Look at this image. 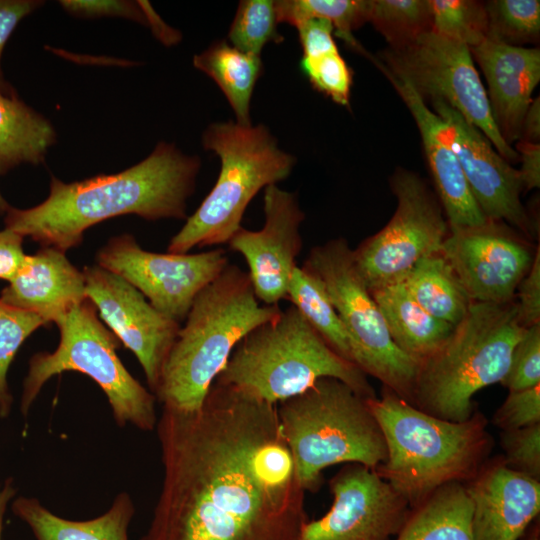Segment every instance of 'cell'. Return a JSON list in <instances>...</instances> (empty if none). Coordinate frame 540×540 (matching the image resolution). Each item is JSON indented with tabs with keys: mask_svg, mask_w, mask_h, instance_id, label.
Masks as SVG:
<instances>
[{
	"mask_svg": "<svg viewBox=\"0 0 540 540\" xmlns=\"http://www.w3.org/2000/svg\"><path fill=\"white\" fill-rule=\"evenodd\" d=\"M369 59L384 75L407 83L424 101L441 100L451 106L508 162L519 160L497 129L468 46L430 31L405 47L386 48Z\"/></svg>",
	"mask_w": 540,
	"mask_h": 540,
	"instance_id": "obj_11",
	"label": "cell"
},
{
	"mask_svg": "<svg viewBox=\"0 0 540 540\" xmlns=\"http://www.w3.org/2000/svg\"><path fill=\"white\" fill-rule=\"evenodd\" d=\"M10 208V204L6 201V199L0 192V215H5Z\"/></svg>",
	"mask_w": 540,
	"mask_h": 540,
	"instance_id": "obj_48",
	"label": "cell"
},
{
	"mask_svg": "<svg viewBox=\"0 0 540 540\" xmlns=\"http://www.w3.org/2000/svg\"><path fill=\"white\" fill-rule=\"evenodd\" d=\"M520 140L539 143L540 140V101L532 100L522 122Z\"/></svg>",
	"mask_w": 540,
	"mask_h": 540,
	"instance_id": "obj_47",
	"label": "cell"
},
{
	"mask_svg": "<svg viewBox=\"0 0 540 540\" xmlns=\"http://www.w3.org/2000/svg\"><path fill=\"white\" fill-rule=\"evenodd\" d=\"M399 280L421 307L454 327L472 303L441 251L418 261Z\"/></svg>",
	"mask_w": 540,
	"mask_h": 540,
	"instance_id": "obj_27",
	"label": "cell"
},
{
	"mask_svg": "<svg viewBox=\"0 0 540 540\" xmlns=\"http://www.w3.org/2000/svg\"><path fill=\"white\" fill-rule=\"evenodd\" d=\"M487 39L513 46L536 43L540 35V1L491 0L485 2Z\"/></svg>",
	"mask_w": 540,
	"mask_h": 540,
	"instance_id": "obj_32",
	"label": "cell"
},
{
	"mask_svg": "<svg viewBox=\"0 0 540 540\" xmlns=\"http://www.w3.org/2000/svg\"><path fill=\"white\" fill-rule=\"evenodd\" d=\"M410 111L421 135L425 158L449 230L484 224L488 220L474 200L458 158L448 141L445 122L405 82L385 75Z\"/></svg>",
	"mask_w": 540,
	"mask_h": 540,
	"instance_id": "obj_21",
	"label": "cell"
},
{
	"mask_svg": "<svg viewBox=\"0 0 540 540\" xmlns=\"http://www.w3.org/2000/svg\"><path fill=\"white\" fill-rule=\"evenodd\" d=\"M524 330L515 300L472 302L449 339L419 363L411 405L448 421L469 419L476 410L473 396L501 383Z\"/></svg>",
	"mask_w": 540,
	"mask_h": 540,
	"instance_id": "obj_6",
	"label": "cell"
},
{
	"mask_svg": "<svg viewBox=\"0 0 540 540\" xmlns=\"http://www.w3.org/2000/svg\"><path fill=\"white\" fill-rule=\"evenodd\" d=\"M53 124L17 95L0 92V175L22 164L39 165L56 143Z\"/></svg>",
	"mask_w": 540,
	"mask_h": 540,
	"instance_id": "obj_25",
	"label": "cell"
},
{
	"mask_svg": "<svg viewBox=\"0 0 540 540\" xmlns=\"http://www.w3.org/2000/svg\"><path fill=\"white\" fill-rule=\"evenodd\" d=\"M492 422L502 431L539 424L540 384L522 390L509 391L505 401L494 413Z\"/></svg>",
	"mask_w": 540,
	"mask_h": 540,
	"instance_id": "obj_39",
	"label": "cell"
},
{
	"mask_svg": "<svg viewBox=\"0 0 540 540\" xmlns=\"http://www.w3.org/2000/svg\"><path fill=\"white\" fill-rule=\"evenodd\" d=\"M366 402L387 446V459L375 471L410 508L443 485L471 481L489 460L493 440L478 410L465 421H448L387 388Z\"/></svg>",
	"mask_w": 540,
	"mask_h": 540,
	"instance_id": "obj_3",
	"label": "cell"
},
{
	"mask_svg": "<svg viewBox=\"0 0 540 540\" xmlns=\"http://www.w3.org/2000/svg\"><path fill=\"white\" fill-rule=\"evenodd\" d=\"M300 69L314 89L341 106H349L353 74L339 50L315 57L302 56Z\"/></svg>",
	"mask_w": 540,
	"mask_h": 540,
	"instance_id": "obj_36",
	"label": "cell"
},
{
	"mask_svg": "<svg viewBox=\"0 0 540 540\" xmlns=\"http://www.w3.org/2000/svg\"><path fill=\"white\" fill-rule=\"evenodd\" d=\"M82 272L86 297L113 334L136 356L154 393L181 324L156 310L118 274L97 264Z\"/></svg>",
	"mask_w": 540,
	"mask_h": 540,
	"instance_id": "obj_16",
	"label": "cell"
},
{
	"mask_svg": "<svg viewBox=\"0 0 540 540\" xmlns=\"http://www.w3.org/2000/svg\"><path fill=\"white\" fill-rule=\"evenodd\" d=\"M527 540H540L539 529L538 528L533 529Z\"/></svg>",
	"mask_w": 540,
	"mask_h": 540,
	"instance_id": "obj_49",
	"label": "cell"
},
{
	"mask_svg": "<svg viewBox=\"0 0 540 540\" xmlns=\"http://www.w3.org/2000/svg\"><path fill=\"white\" fill-rule=\"evenodd\" d=\"M520 324L530 327L540 323V247L537 246L533 263L517 286L515 297Z\"/></svg>",
	"mask_w": 540,
	"mask_h": 540,
	"instance_id": "obj_41",
	"label": "cell"
},
{
	"mask_svg": "<svg viewBox=\"0 0 540 540\" xmlns=\"http://www.w3.org/2000/svg\"><path fill=\"white\" fill-rule=\"evenodd\" d=\"M265 223L261 230L241 227L228 241L248 266L255 296L264 305L286 299L296 258L303 247L299 229L304 220L295 193L277 185L264 188Z\"/></svg>",
	"mask_w": 540,
	"mask_h": 540,
	"instance_id": "obj_18",
	"label": "cell"
},
{
	"mask_svg": "<svg viewBox=\"0 0 540 540\" xmlns=\"http://www.w3.org/2000/svg\"><path fill=\"white\" fill-rule=\"evenodd\" d=\"M472 302L505 304L515 300L536 250L508 225L487 221L450 231L441 247Z\"/></svg>",
	"mask_w": 540,
	"mask_h": 540,
	"instance_id": "obj_14",
	"label": "cell"
},
{
	"mask_svg": "<svg viewBox=\"0 0 540 540\" xmlns=\"http://www.w3.org/2000/svg\"><path fill=\"white\" fill-rule=\"evenodd\" d=\"M500 443L507 467L540 480V423L502 431Z\"/></svg>",
	"mask_w": 540,
	"mask_h": 540,
	"instance_id": "obj_38",
	"label": "cell"
},
{
	"mask_svg": "<svg viewBox=\"0 0 540 540\" xmlns=\"http://www.w3.org/2000/svg\"><path fill=\"white\" fill-rule=\"evenodd\" d=\"M326 377L366 399L376 397L367 375L338 355L291 305L248 332L215 381L277 405Z\"/></svg>",
	"mask_w": 540,
	"mask_h": 540,
	"instance_id": "obj_5",
	"label": "cell"
},
{
	"mask_svg": "<svg viewBox=\"0 0 540 540\" xmlns=\"http://www.w3.org/2000/svg\"><path fill=\"white\" fill-rule=\"evenodd\" d=\"M298 30L303 57H315L337 51L333 38L334 27L324 18H307L295 26Z\"/></svg>",
	"mask_w": 540,
	"mask_h": 540,
	"instance_id": "obj_43",
	"label": "cell"
},
{
	"mask_svg": "<svg viewBox=\"0 0 540 540\" xmlns=\"http://www.w3.org/2000/svg\"><path fill=\"white\" fill-rule=\"evenodd\" d=\"M60 5L68 13L82 18L123 17L146 25V18L138 1L123 0H62Z\"/></svg>",
	"mask_w": 540,
	"mask_h": 540,
	"instance_id": "obj_40",
	"label": "cell"
},
{
	"mask_svg": "<svg viewBox=\"0 0 540 540\" xmlns=\"http://www.w3.org/2000/svg\"><path fill=\"white\" fill-rule=\"evenodd\" d=\"M470 51L486 80L493 120L511 146L520 140L522 122L540 80V50L486 39Z\"/></svg>",
	"mask_w": 540,
	"mask_h": 540,
	"instance_id": "obj_20",
	"label": "cell"
},
{
	"mask_svg": "<svg viewBox=\"0 0 540 540\" xmlns=\"http://www.w3.org/2000/svg\"><path fill=\"white\" fill-rule=\"evenodd\" d=\"M303 265L323 282L346 330L352 362L411 404L419 362L392 340L346 239L313 247Z\"/></svg>",
	"mask_w": 540,
	"mask_h": 540,
	"instance_id": "obj_10",
	"label": "cell"
},
{
	"mask_svg": "<svg viewBox=\"0 0 540 540\" xmlns=\"http://www.w3.org/2000/svg\"><path fill=\"white\" fill-rule=\"evenodd\" d=\"M277 24L274 1L242 0L229 29V42L244 53L260 56L267 43L284 40Z\"/></svg>",
	"mask_w": 540,
	"mask_h": 540,
	"instance_id": "obj_34",
	"label": "cell"
},
{
	"mask_svg": "<svg viewBox=\"0 0 540 540\" xmlns=\"http://www.w3.org/2000/svg\"><path fill=\"white\" fill-rule=\"evenodd\" d=\"M277 415L305 492L319 490L327 467L358 463L375 470L387 459L384 435L366 398L338 379L321 378L278 403Z\"/></svg>",
	"mask_w": 540,
	"mask_h": 540,
	"instance_id": "obj_7",
	"label": "cell"
},
{
	"mask_svg": "<svg viewBox=\"0 0 540 540\" xmlns=\"http://www.w3.org/2000/svg\"><path fill=\"white\" fill-rule=\"evenodd\" d=\"M281 310L260 305L248 272L229 263L195 298L162 368L156 400L172 410L199 409L238 342Z\"/></svg>",
	"mask_w": 540,
	"mask_h": 540,
	"instance_id": "obj_4",
	"label": "cell"
},
{
	"mask_svg": "<svg viewBox=\"0 0 540 540\" xmlns=\"http://www.w3.org/2000/svg\"><path fill=\"white\" fill-rule=\"evenodd\" d=\"M431 106L446 124L449 144L485 218L507 222L525 236H531L534 227L520 199L523 185L519 170L451 106L441 100L431 101Z\"/></svg>",
	"mask_w": 540,
	"mask_h": 540,
	"instance_id": "obj_17",
	"label": "cell"
},
{
	"mask_svg": "<svg viewBox=\"0 0 540 540\" xmlns=\"http://www.w3.org/2000/svg\"><path fill=\"white\" fill-rule=\"evenodd\" d=\"M201 161L161 141L141 162L115 174L70 183L51 175L47 198L18 209L11 206L5 228L60 251L79 246L84 233L109 218L134 214L148 221L187 219Z\"/></svg>",
	"mask_w": 540,
	"mask_h": 540,
	"instance_id": "obj_2",
	"label": "cell"
},
{
	"mask_svg": "<svg viewBox=\"0 0 540 540\" xmlns=\"http://www.w3.org/2000/svg\"><path fill=\"white\" fill-rule=\"evenodd\" d=\"M10 506L36 540H129L128 530L135 515L133 499L124 491L103 514L87 520L58 516L35 497L18 496Z\"/></svg>",
	"mask_w": 540,
	"mask_h": 540,
	"instance_id": "obj_23",
	"label": "cell"
},
{
	"mask_svg": "<svg viewBox=\"0 0 540 540\" xmlns=\"http://www.w3.org/2000/svg\"><path fill=\"white\" fill-rule=\"evenodd\" d=\"M24 237L13 230H0V279L9 282L22 266L26 253Z\"/></svg>",
	"mask_w": 540,
	"mask_h": 540,
	"instance_id": "obj_44",
	"label": "cell"
},
{
	"mask_svg": "<svg viewBox=\"0 0 540 540\" xmlns=\"http://www.w3.org/2000/svg\"><path fill=\"white\" fill-rule=\"evenodd\" d=\"M59 343L53 352L35 353L28 362L20 399L26 417L50 378L65 371L90 377L104 392L115 423L153 431L156 398L135 379L117 355L119 339L100 321L97 308L86 298L56 323Z\"/></svg>",
	"mask_w": 540,
	"mask_h": 540,
	"instance_id": "obj_9",
	"label": "cell"
},
{
	"mask_svg": "<svg viewBox=\"0 0 540 540\" xmlns=\"http://www.w3.org/2000/svg\"><path fill=\"white\" fill-rule=\"evenodd\" d=\"M145 18L146 25L150 26L154 35L165 45H174L181 39L178 31L169 27L160 16L154 11L150 3L147 1H138Z\"/></svg>",
	"mask_w": 540,
	"mask_h": 540,
	"instance_id": "obj_46",
	"label": "cell"
},
{
	"mask_svg": "<svg viewBox=\"0 0 540 540\" xmlns=\"http://www.w3.org/2000/svg\"><path fill=\"white\" fill-rule=\"evenodd\" d=\"M501 384L509 391L540 384V323L525 328L513 349L508 371Z\"/></svg>",
	"mask_w": 540,
	"mask_h": 540,
	"instance_id": "obj_37",
	"label": "cell"
},
{
	"mask_svg": "<svg viewBox=\"0 0 540 540\" xmlns=\"http://www.w3.org/2000/svg\"><path fill=\"white\" fill-rule=\"evenodd\" d=\"M274 4L278 23L296 26L311 17L327 19L336 36L367 56L368 52L353 37V31L368 22L369 0H280Z\"/></svg>",
	"mask_w": 540,
	"mask_h": 540,
	"instance_id": "obj_30",
	"label": "cell"
},
{
	"mask_svg": "<svg viewBox=\"0 0 540 540\" xmlns=\"http://www.w3.org/2000/svg\"><path fill=\"white\" fill-rule=\"evenodd\" d=\"M472 502L465 484L452 482L410 512L395 540H473Z\"/></svg>",
	"mask_w": 540,
	"mask_h": 540,
	"instance_id": "obj_26",
	"label": "cell"
},
{
	"mask_svg": "<svg viewBox=\"0 0 540 540\" xmlns=\"http://www.w3.org/2000/svg\"><path fill=\"white\" fill-rule=\"evenodd\" d=\"M97 265L139 290L160 313L181 324L197 295L229 264L222 248L201 253H157L142 249L133 235L108 240Z\"/></svg>",
	"mask_w": 540,
	"mask_h": 540,
	"instance_id": "obj_13",
	"label": "cell"
},
{
	"mask_svg": "<svg viewBox=\"0 0 540 540\" xmlns=\"http://www.w3.org/2000/svg\"><path fill=\"white\" fill-rule=\"evenodd\" d=\"M432 31L470 49L487 39L485 2L475 0H429Z\"/></svg>",
	"mask_w": 540,
	"mask_h": 540,
	"instance_id": "obj_33",
	"label": "cell"
},
{
	"mask_svg": "<svg viewBox=\"0 0 540 540\" xmlns=\"http://www.w3.org/2000/svg\"><path fill=\"white\" fill-rule=\"evenodd\" d=\"M202 144L220 158L219 175L200 206L171 238L170 253L227 244L242 227L250 201L262 188L286 179L296 161L278 147L262 124L213 123L203 133Z\"/></svg>",
	"mask_w": 540,
	"mask_h": 540,
	"instance_id": "obj_8",
	"label": "cell"
},
{
	"mask_svg": "<svg viewBox=\"0 0 540 540\" xmlns=\"http://www.w3.org/2000/svg\"><path fill=\"white\" fill-rule=\"evenodd\" d=\"M390 184L397 199L392 218L353 249L369 290L399 280L418 261L440 252L450 232L438 198L418 174L398 168Z\"/></svg>",
	"mask_w": 540,
	"mask_h": 540,
	"instance_id": "obj_12",
	"label": "cell"
},
{
	"mask_svg": "<svg viewBox=\"0 0 540 540\" xmlns=\"http://www.w3.org/2000/svg\"><path fill=\"white\" fill-rule=\"evenodd\" d=\"M472 502L473 540H519L540 512V480L488 460L465 484Z\"/></svg>",
	"mask_w": 540,
	"mask_h": 540,
	"instance_id": "obj_19",
	"label": "cell"
},
{
	"mask_svg": "<svg viewBox=\"0 0 540 540\" xmlns=\"http://www.w3.org/2000/svg\"><path fill=\"white\" fill-rule=\"evenodd\" d=\"M286 299L291 301L292 305L338 355L352 362L346 330L331 303L323 282L313 271L304 265L295 266Z\"/></svg>",
	"mask_w": 540,
	"mask_h": 540,
	"instance_id": "obj_29",
	"label": "cell"
},
{
	"mask_svg": "<svg viewBox=\"0 0 540 540\" xmlns=\"http://www.w3.org/2000/svg\"><path fill=\"white\" fill-rule=\"evenodd\" d=\"M83 272L54 247L26 255L15 276L0 292L5 303L55 324L86 299Z\"/></svg>",
	"mask_w": 540,
	"mask_h": 540,
	"instance_id": "obj_22",
	"label": "cell"
},
{
	"mask_svg": "<svg viewBox=\"0 0 540 540\" xmlns=\"http://www.w3.org/2000/svg\"><path fill=\"white\" fill-rule=\"evenodd\" d=\"M368 22L388 48L405 47L432 31L429 0H369Z\"/></svg>",
	"mask_w": 540,
	"mask_h": 540,
	"instance_id": "obj_31",
	"label": "cell"
},
{
	"mask_svg": "<svg viewBox=\"0 0 540 540\" xmlns=\"http://www.w3.org/2000/svg\"><path fill=\"white\" fill-rule=\"evenodd\" d=\"M38 0H0V92L15 96L13 88L5 81L1 69V56L5 44L23 18L43 5Z\"/></svg>",
	"mask_w": 540,
	"mask_h": 540,
	"instance_id": "obj_42",
	"label": "cell"
},
{
	"mask_svg": "<svg viewBox=\"0 0 540 540\" xmlns=\"http://www.w3.org/2000/svg\"><path fill=\"white\" fill-rule=\"evenodd\" d=\"M521 162L519 169L523 189L531 190L540 186V144L519 140L516 145Z\"/></svg>",
	"mask_w": 540,
	"mask_h": 540,
	"instance_id": "obj_45",
	"label": "cell"
},
{
	"mask_svg": "<svg viewBox=\"0 0 540 540\" xmlns=\"http://www.w3.org/2000/svg\"><path fill=\"white\" fill-rule=\"evenodd\" d=\"M47 325L39 315L13 307L0 299V418H7L14 398L7 375L24 341L38 328Z\"/></svg>",
	"mask_w": 540,
	"mask_h": 540,
	"instance_id": "obj_35",
	"label": "cell"
},
{
	"mask_svg": "<svg viewBox=\"0 0 540 540\" xmlns=\"http://www.w3.org/2000/svg\"><path fill=\"white\" fill-rule=\"evenodd\" d=\"M193 65L216 82L231 105L237 123L251 125L250 101L263 71L261 57L244 53L221 40L195 55Z\"/></svg>",
	"mask_w": 540,
	"mask_h": 540,
	"instance_id": "obj_28",
	"label": "cell"
},
{
	"mask_svg": "<svg viewBox=\"0 0 540 540\" xmlns=\"http://www.w3.org/2000/svg\"><path fill=\"white\" fill-rule=\"evenodd\" d=\"M370 292L394 343L419 363L435 353L454 330L421 307L400 280Z\"/></svg>",
	"mask_w": 540,
	"mask_h": 540,
	"instance_id": "obj_24",
	"label": "cell"
},
{
	"mask_svg": "<svg viewBox=\"0 0 540 540\" xmlns=\"http://www.w3.org/2000/svg\"><path fill=\"white\" fill-rule=\"evenodd\" d=\"M329 484L330 509L318 519H308L298 540H390L410 512L408 503L364 465L345 464Z\"/></svg>",
	"mask_w": 540,
	"mask_h": 540,
	"instance_id": "obj_15",
	"label": "cell"
},
{
	"mask_svg": "<svg viewBox=\"0 0 540 540\" xmlns=\"http://www.w3.org/2000/svg\"><path fill=\"white\" fill-rule=\"evenodd\" d=\"M163 477L139 540H298L308 520L277 405L214 381L194 411L162 407Z\"/></svg>",
	"mask_w": 540,
	"mask_h": 540,
	"instance_id": "obj_1",
	"label": "cell"
}]
</instances>
